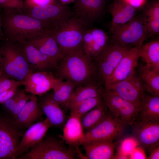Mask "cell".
<instances>
[{"instance_id": "cell-42", "label": "cell", "mask_w": 159, "mask_h": 159, "mask_svg": "<svg viewBox=\"0 0 159 159\" xmlns=\"http://www.w3.org/2000/svg\"><path fill=\"white\" fill-rule=\"evenodd\" d=\"M13 9L23 10L24 8L23 0H7Z\"/></svg>"}, {"instance_id": "cell-13", "label": "cell", "mask_w": 159, "mask_h": 159, "mask_svg": "<svg viewBox=\"0 0 159 159\" xmlns=\"http://www.w3.org/2000/svg\"><path fill=\"white\" fill-rule=\"evenodd\" d=\"M104 0H75L73 17L86 29L92 28L101 15L105 6Z\"/></svg>"}, {"instance_id": "cell-45", "label": "cell", "mask_w": 159, "mask_h": 159, "mask_svg": "<svg viewBox=\"0 0 159 159\" xmlns=\"http://www.w3.org/2000/svg\"><path fill=\"white\" fill-rule=\"evenodd\" d=\"M2 8L0 6V45L3 40L4 39V37L2 29L1 11Z\"/></svg>"}, {"instance_id": "cell-29", "label": "cell", "mask_w": 159, "mask_h": 159, "mask_svg": "<svg viewBox=\"0 0 159 159\" xmlns=\"http://www.w3.org/2000/svg\"><path fill=\"white\" fill-rule=\"evenodd\" d=\"M138 74L144 85L145 91L159 96V71L145 65L140 67Z\"/></svg>"}, {"instance_id": "cell-37", "label": "cell", "mask_w": 159, "mask_h": 159, "mask_svg": "<svg viewBox=\"0 0 159 159\" xmlns=\"http://www.w3.org/2000/svg\"><path fill=\"white\" fill-rule=\"evenodd\" d=\"M21 85V81L13 79H0V94L14 86H20Z\"/></svg>"}, {"instance_id": "cell-24", "label": "cell", "mask_w": 159, "mask_h": 159, "mask_svg": "<svg viewBox=\"0 0 159 159\" xmlns=\"http://www.w3.org/2000/svg\"><path fill=\"white\" fill-rule=\"evenodd\" d=\"M39 51L51 57L58 64L62 59L59 47L52 35L36 36L26 42Z\"/></svg>"}, {"instance_id": "cell-4", "label": "cell", "mask_w": 159, "mask_h": 159, "mask_svg": "<svg viewBox=\"0 0 159 159\" xmlns=\"http://www.w3.org/2000/svg\"><path fill=\"white\" fill-rule=\"evenodd\" d=\"M0 55L5 72L13 79L21 81L31 72L19 43L4 39L0 45Z\"/></svg>"}, {"instance_id": "cell-3", "label": "cell", "mask_w": 159, "mask_h": 159, "mask_svg": "<svg viewBox=\"0 0 159 159\" xmlns=\"http://www.w3.org/2000/svg\"><path fill=\"white\" fill-rule=\"evenodd\" d=\"M46 136L20 159H77L83 155L80 149L70 146L61 139Z\"/></svg>"}, {"instance_id": "cell-2", "label": "cell", "mask_w": 159, "mask_h": 159, "mask_svg": "<svg viewBox=\"0 0 159 159\" xmlns=\"http://www.w3.org/2000/svg\"><path fill=\"white\" fill-rule=\"evenodd\" d=\"M55 70L57 78L77 87L98 81L94 60L83 47L63 56Z\"/></svg>"}, {"instance_id": "cell-7", "label": "cell", "mask_w": 159, "mask_h": 159, "mask_svg": "<svg viewBox=\"0 0 159 159\" xmlns=\"http://www.w3.org/2000/svg\"><path fill=\"white\" fill-rule=\"evenodd\" d=\"M103 100L109 112L117 122L126 127L133 125L140 107L105 90Z\"/></svg>"}, {"instance_id": "cell-28", "label": "cell", "mask_w": 159, "mask_h": 159, "mask_svg": "<svg viewBox=\"0 0 159 159\" xmlns=\"http://www.w3.org/2000/svg\"><path fill=\"white\" fill-rule=\"evenodd\" d=\"M109 112L103 101L81 119L84 132H86L98 125L109 115Z\"/></svg>"}, {"instance_id": "cell-39", "label": "cell", "mask_w": 159, "mask_h": 159, "mask_svg": "<svg viewBox=\"0 0 159 159\" xmlns=\"http://www.w3.org/2000/svg\"><path fill=\"white\" fill-rule=\"evenodd\" d=\"M19 85L14 86L0 94V103L5 101L13 96L18 91Z\"/></svg>"}, {"instance_id": "cell-14", "label": "cell", "mask_w": 159, "mask_h": 159, "mask_svg": "<svg viewBox=\"0 0 159 159\" xmlns=\"http://www.w3.org/2000/svg\"><path fill=\"white\" fill-rule=\"evenodd\" d=\"M52 127L47 118L37 122L27 129L13 153L11 159H19L31 148L41 141L49 128Z\"/></svg>"}, {"instance_id": "cell-1", "label": "cell", "mask_w": 159, "mask_h": 159, "mask_svg": "<svg viewBox=\"0 0 159 159\" xmlns=\"http://www.w3.org/2000/svg\"><path fill=\"white\" fill-rule=\"evenodd\" d=\"M1 18L4 38L11 41L23 43L36 36L54 33L45 23L26 14L21 9L2 8Z\"/></svg>"}, {"instance_id": "cell-46", "label": "cell", "mask_w": 159, "mask_h": 159, "mask_svg": "<svg viewBox=\"0 0 159 159\" xmlns=\"http://www.w3.org/2000/svg\"><path fill=\"white\" fill-rule=\"evenodd\" d=\"M0 6L3 9H13L7 0H0Z\"/></svg>"}, {"instance_id": "cell-19", "label": "cell", "mask_w": 159, "mask_h": 159, "mask_svg": "<svg viewBox=\"0 0 159 159\" xmlns=\"http://www.w3.org/2000/svg\"><path fill=\"white\" fill-rule=\"evenodd\" d=\"M108 41L107 35L101 29L91 28L86 29L85 31L83 47L94 60L100 54Z\"/></svg>"}, {"instance_id": "cell-33", "label": "cell", "mask_w": 159, "mask_h": 159, "mask_svg": "<svg viewBox=\"0 0 159 159\" xmlns=\"http://www.w3.org/2000/svg\"><path fill=\"white\" fill-rule=\"evenodd\" d=\"M142 18L145 22L159 21V0H155L148 5Z\"/></svg>"}, {"instance_id": "cell-20", "label": "cell", "mask_w": 159, "mask_h": 159, "mask_svg": "<svg viewBox=\"0 0 159 159\" xmlns=\"http://www.w3.org/2000/svg\"><path fill=\"white\" fill-rule=\"evenodd\" d=\"M62 129V134L59 138L66 144L79 149L85 135L81 119L70 114Z\"/></svg>"}, {"instance_id": "cell-15", "label": "cell", "mask_w": 159, "mask_h": 159, "mask_svg": "<svg viewBox=\"0 0 159 159\" xmlns=\"http://www.w3.org/2000/svg\"><path fill=\"white\" fill-rule=\"evenodd\" d=\"M136 46L130 48L125 54L112 74L105 83L104 87L129 77L136 71L140 58L139 48Z\"/></svg>"}, {"instance_id": "cell-9", "label": "cell", "mask_w": 159, "mask_h": 159, "mask_svg": "<svg viewBox=\"0 0 159 159\" xmlns=\"http://www.w3.org/2000/svg\"><path fill=\"white\" fill-rule=\"evenodd\" d=\"M85 29L73 16L52 35L59 47L62 58L83 48V38Z\"/></svg>"}, {"instance_id": "cell-25", "label": "cell", "mask_w": 159, "mask_h": 159, "mask_svg": "<svg viewBox=\"0 0 159 159\" xmlns=\"http://www.w3.org/2000/svg\"><path fill=\"white\" fill-rule=\"evenodd\" d=\"M105 90L104 86L97 81L77 87L67 105L66 109L69 110L78 103L88 99L102 97Z\"/></svg>"}, {"instance_id": "cell-32", "label": "cell", "mask_w": 159, "mask_h": 159, "mask_svg": "<svg viewBox=\"0 0 159 159\" xmlns=\"http://www.w3.org/2000/svg\"><path fill=\"white\" fill-rule=\"evenodd\" d=\"M103 101L102 97L90 98L78 103L69 110L70 114L81 119L89 111Z\"/></svg>"}, {"instance_id": "cell-35", "label": "cell", "mask_w": 159, "mask_h": 159, "mask_svg": "<svg viewBox=\"0 0 159 159\" xmlns=\"http://www.w3.org/2000/svg\"><path fill=\"white\" fill-rule=\"evenodd\" d=\"M138 145V143L134 137L127 138L122 141L119 149L129 156Z\"/></svg>"}, {"instance_id": "cell-22", "label": "cell", "mask_w": 159, "mask_h": 159, "mask_svg": "<svg viewBox=\"0 0 159 159\" xmlns=\"http://www.w3.org/2000/svg\"><path fill=\"white\" fill-rule=\"evenodd\" d=\"M44 114L37 98L31 95L30 98L14 120L16 123L26 130L37 122Z\"/></svg>"}, {"instance_id": "cell-49", "label": "cell", "mask_w": 159, "mask_h": 159, "mask_svg": "<svg viewBox=\"0 0 159 159\" xmlns=\"http://www.w3.org/2000/svg\"></svg>"}, {"instance_id": "cell-27", "label": "cell", "mask_w": 159, "mask_h": 159, "mask_svg": "<svg viewBox=\"0 0 159 159\" xmlns=\"http://www.w3.org/2000/svg\"><path fill=\"white\" fill-rule=\"evenodd\" d=\"M141 106L137 118L142 121L159 122V96L146 94L142 95Z\"/></svg>"}, {"instance_id": "cell-43", "label": "cell", "mask_w": 159, "mask_h": 159, "mask_svg": "<svg viewBox=\"0 0 159 159\" xmlns=\"http://www.w3.org/2000/svg\"><path fill=\"white\" fill-rule=\"evenodd\" d=\"M148 152L149 155L147 159H159V145L153 148Z\"/></svg>"}, {"instance_id": "cell-12", "label": "cell", "mask_w": 159, "mask_h": 159, "mask_svg": "<svg viewBox=\"0 0 159 159\" xmlns=\"http://www.w3.org/2000/svg\"><path fill=\"white\" fill-rule=\"evenodd\" d=\"M105 89L110 90L121 97L140 107L141 97L145 92L143 82L136 71L129 77L108 86Z\"/></svg>"}, {"instance_id": "cell-41", "label": "cell", "mask_w": 159, "mask_h": 159, "mask_svg": "<svg viewBox=\"0 0 159 159\" xmlns=\"http://www.w3.org/2000/svg\"><path fill=\"white\" fill-rule=\"evenodd\" d=\"M127 4L137 9L143 6L146 3V0H124Z\"/></svg>"}, {"instance_id": "cell-18", "label": "cell", "mask_w": 159, "mask_h": 159, "mask_svg": "<svg viewBox=\"0 0 159 159\" xmlns=\"http://www.w3.org/2000/svg\"><path fill=\"white\" fill-rule=\"evenodd\" d=\"M39 96V105L52 127L62 128L68 117L62 107L54 99L52 93Z\"/></svg>"}, {"instance_id": "cell-34", "label": "cell", "mask_w": 159, "mask_h": 159, "mask_svg": "<svg viewBox=\"0 0 159 159\" xmlns=\"http://www.w3.org/2000/svg\"><path fill=\"white\" fill-rule=\"evenodd\" d=\"M31 96V94L27 95L24 90H22L21 95L16 102L12 112L10 115L14 120L29 100Z\"/></svg>"}, {"instance_id": "cell-21", "label": "cell", "mask_w": 159, "mask_h": 159, "mask_svg": "<svg viewBox=\"0 0 159 159\" xmlns=\"http://www.w3.org/2000/svg\"><path fill=\"white\" fill-rule=\"evenodd\" d=\"M19 43L29 64L40 71L55 69L58 64L53 59L26 42Z\"/></svg>"}, {"instance_id": "cell-30", "label": "cell", "mask_w": 159, "mask_h": 159, "mask_svg": "<svg viewBox=\"0 0 159 159\" xmlns=\"http://www.w3.org/2000/svg\"><path fill=\"white\" fill-rule=\"evenodd\" d=\"M77 87L72 82L58 78L52 90L54 99L63 108L66 107Z\"/></svg>"}, {"instance_id": "cell-5", "label": "cell", "mask_w": 159, "mask_h": 159, "mask_svg": "<svg viewBox=\"0 0 159 159\" xmlns=\"http://www.w3.org/2000/svg\"><path fill=\"white\" fill-rule=\"evenodd\" d=\"M22 11L26 14L45 23L54 33L63 27L73 16L72 10L57 0L51 4L24 9Z\"/></svg>"}, {"instance_id": "cell-44", "label": "cell", "mask_w": 159, "mask_h": 159, "mask_svg": "<svg viewBox=\"0 0 159 159\" xmlns=\"http://www.w3.org/2000/svg\"><path fill=\"white\" fill-rule=\"evenodd\" d=\"M114 159H129V156L126 155L119 149L117 153L115 155Z\"/></svg>"}, {"instance_id": "cell-31", "label": "cell", "mask_w": 159, "mask_h": 159, "mask_svg": "<svg viewBox=\"0 0 159 159\" xmlns=\"http://www.w3.org/2000/svg\"><path fill=\"white\" fill-rule=\"evenodd\" d=\"M140 58L145 65L159 71V41L158 40L143 44L140 47Z\"/></svg>"}, {"instance_id": "cell-23", "label": "cell", "mask_w": 159, "mask_h": 159, "mask_svg": "<svg viewBox=\"0 0 159 159\" xmlns=\"http://www.w3.org/2000/svg\"><path fill=\"white\" fill-rule=\"evenodd\" d=\"M108 11L112 16L110 30L124 24L135 17L136 9L124 0H115L109 6Z\"/></svg>"}, {"instance_id": "cell-48", "label": "cell", "mask_w": 159, "mask_h": 159, "mask_svg": "<svg viewBox=\"0 0 159 159\" xmlns=\"http://www.w3.org/2000/svg\"><path fill=\"white\" fill-rule=\"evenodd\" d=\"M104 0L105 1H107V0Z\"/></svg>"}, {"instance_id": "cell-11", "label": "cell", "mask_w": 159, "mask_h": 159, "mask_svg": "<svg viewBox=\"0 0 159 159\" xmlns=\"http://www.w3.org/2000/svg\"><path fill=\"white\" fill-rule=\"evenodd\" d=\"M125 128L116 121L109 113L98 125L85 133L82 145L84 143L115 141L122 135Z\"/></svg>"}, {"instance_id": "cell-40", "label": "cell", "mask_w": 159, "mask_h": 159, "mask_svg": "<svg viewBox=\"0 0 159 159\" xmlns=\"http://www.w3.org/2000/svg\"><path fill=\"white\" fill-rule=\"evenodd\" d=\"M129 159H147L144 149L141 147H136L129 155Z\"/></svg>"}, {"instance_id": "cell-26", "label": "cell", "mask_w": 159, "mask_h": 159, "mask_svg": "<svg viewBox=\"0 0 159 159\" xmlns=\"http://www.w3.org/2000/svg\"><path fill=\"white\" fill-rule=\"evenodd\" d=\"M118 143L107 141L84 143L82 145L85 152L84 158L87 159H114Z\"/></svg>"}, {"instance_id": "cell-36", "label": "cell", "mask_w": 159, "mask_h": 159, "mask_svg": "<svg viewBox=\"0 0 159 159\" xmlns=\"http://www.w3.org/2000/svg\"><path fill=\"white\" fill-rule=\"evenodd\" d=\"M22 90L18 91L11 97L2 104L5 110L10 115L12 112L16 102L20 96Z\"/></svg>"}, {"instance_id": "cell-6", "label": "cell", "mask_w": 159, "mask_h": 159, "mask_svg": "<svg viewBox=\"0 0 159 159\" xmlns=\"http://www.w3.org/2000/svg\"><path fill=\"white\" fill-rule=\"evenodd\" d=\"M131 47L113 42L108 43L100 54L94 60L97 80L104 87L125 54Z\"/></svg>"}, {"instance_id": "cell-10", "label": "cell", "mask_w": 159, "mask_h": 159, "mask_svg": "<svg viewBox=\"0 0 159 159\" xmlns=\"http://www.w3.org/2000/svg\"><path fill=\"white\" fill-rule=\"evenodd\" d=\"M26 130L9 114H0V159H11Z\"/></svg>"}, {"instance_id": "cell-17", "label": "cell", "mask_w": 159, "mask_h": 159, "mask_svg": "<svg viewBox=\"0 0 159 159\" xmlns=\"http://www.w3.org/2000/svg\"><path fill=\"white\" fill-rule=\"evenodd\" d=\"M58 79L49 72L39 71L30 72L21 82L26 92L40 96L52 89Z\"/></svg>"}, {"instance_id": "cell-47", "label": "cell", "mask_w": 159, "mask_h": 159, "mask_svg": "<svg viewBox=\"0 0 159 159\" xmlns=\"http://www.w3.org/2000/svg\"><path fill=\"white\" fill-rule=\"evenodd\" d=\"M59 1L62 4L67 5L71 3H74L75 0H59Z\"/></svg>"}, {"instance_id": "cell-38", "label": "cell", "mask_w": 159, "mask_h": 159, "mask_svg": "<svg viewBox=\"0 0 159 159\" xmlns=\"http://www.w3.org/2000/svg\"><path fill=\"white\" fill-rule=\"evenodd\" d=\"M56 0H23L24 8H32L52 4Z\"/></svg>"}, {"instance_id": "cell-16", "label": "cell", "mask_w": 159, "mask_h": 159, "mask_svg": "<svg viewBox=\"0 0 159 159\" xmlns=\"http://www.w3.org/2000/svg\"><path fill=\"white\" fill-rule=\"evenodd\" d=\"M133 125L134 137L140 147L148 151L159 145V122L136 120Z\"/></svg>"}, {"instance_id": "cell-8", "label": "cell", "mask_w": 159, "mask_h": 159, "mask_svg": "<svg viewBox=\"0 0 159 159\" xmlns=\"http://www.w3.org/2000/svg\"><path fill=\"white\" fill-rule=\"evenodd\" d=\"M112 42L121 45L141 46L149 37L142 18H134L111 32Z\"/></svg>"}]
</instances>
